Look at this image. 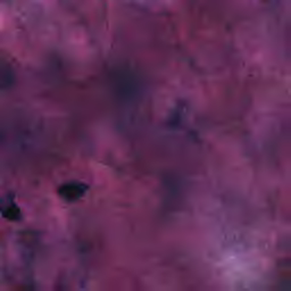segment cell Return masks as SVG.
Segmentation results:
<instances>
[{
  "label": "cell",
  "instance_id": "obj_1",
  "mask_svg": "<svg viewBox=\"0 0 291 291\" xmlns=\"http://www.w3.org/2000/svg\"><path fill=\"white\" fill-rule=\"evenodd\" d=\"M85 191H87V186L81 182L73 181L64 183L63 186H61L58 189V194L67 202H75L85 194Z\"/></svg>",
  "mask_w": 291,
  "mask_h": 291
},
{
  "label": "cell",
  "instance_id": "obj_2",
  "mask_svg": "<svg viewBox=\"0 0 291 291\" xmlns=\"http://www.w3.org/2000/svg\"><path fill=\"white\" fill-rule=\"evenodd\" d=\"M14 81V73L11 65L6 63H0V90L11 87Z\"/></svg>",
  "mask_w": 291,
  "mask_h": 291
},
{
  "label": "cell",
  "instance_id": "obj_3",
  "mask_svg": "<svg viewBox=\"0 0 291 291\" xmlns=\"http://www.w3.org/2000/svg\"><path fill=\"white\" fill-rule=\"evenodd\" d=\"M2 211L4 216H6L8 220H16L20 215V208L13 202H10L5 206H3Z\"/></svg>",
  "mask_w": 291,
  "mask_h": 291
},
{
  "label": "cell",
  "instance_id": "obj_4",
  "mask_svg": "<svg viewBox=\"0 0 291 291\" xmlns=\"http://www.w3.org/2000/svg\"><path fill=\"white\" fill-rule=\"evenodd\" d=\"M0 141H2V133H0Z\"/></svg>",
  "mask_w": 291,
  "mask_h": 291
}]
</instances>
